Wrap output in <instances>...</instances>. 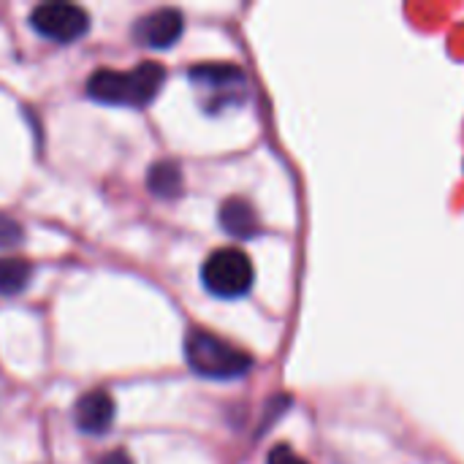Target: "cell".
I'll list each match as a JSON object with an SVG mask.
<instances>
[{
  "instance_id": "1",
  "label": "cell",
  "mask_w": 464,
  "mask_h": 464,
  "mask_svg": "<svg viewBox=\"0 0 464 464\" xmlns=\"http://www.w3.org/2000/svg\"><path fill=\"white\" fill-rule=\"evenodd\" d=\"M166 82V71L160 63L144 60L133 71H111L98 68L87 79V95L106 106H130L141 109L152 103Z\"/></svg>"
},
{
  "instance_id": "2",
  "label": "cell",
  "mask_w": 464,
  "mask_h": 464,
  "mask_svg": "<svg viewBox=\"0 0 464 464\" xmlns=\"http://www.w3.org/2000/svg\"><path fill=\"white\" fill-rule=\"evenodd\" d=\"M185 362L207 381H237L253 370L250 353L201 326H193L185 334Z\"/></svg>"
},
{
  "instance_id": "3",
  "label": "cell",
  "mask_w": 464,
  "mask_h": 464,
  "mask_svg": "<svg viewBox=\"0 0 464 464\" xmlns=\"http://www.w3.org/2000/svg\"><path fill=\"white\" fill-rule=\"evenodd\" d=\"M190 84L201 92L207 114H220L228 106H239L247 95V79L234 63H198L188 73Z\"/></svg>"
},
{
  "instance_id": "4",
  "label": "cell",
  "mask_w": 464,
  "mask_h": 464,
  "mask_svg": "<svg viewBox=\"0 0 464 464\" xmlns=\"http://www.w3.org/2000/svg\"><path fill=\"white\" fill-rule=\"evenodd\" d=\"M256 269L253 261L237 247H220L207 256L201 266L204 288L218 299H239L253 288Z\"/></svg>"
},
{
  "instance_id": "5",
  "label": "cell",
  "mask_w": 464,
  "mask_h": 464,
  "mask_svg": "<svg viewBox=\"0 0 464 464\" xmlns=\"http://www.w3.org/2000/svg\"><path fill=\"white\" fill-rule=\"evenodd\" d=\"M30 27L54 44H73L90 30V16L73 3H41L30 14Z\"/></svg>"
},
{
  "instance_id": "6",
  "label": "cell",
  "mask_w": 464,
  "mask_h": 464,
  "mask_svg": "<svg viewBox=\"0 0 464 464\" xmlns=\"http://www.w3.org/2000/svg\"><path fill=\"white\" fill-rule=\"evenodd\" d=\"M182 30H185V19L179 8H158L144 14L133 24V38L136 44L150 49H169L179 41Z\"/></svg>"
},
{
  "instance_id": "7",
  "label": "cell",
  "mask_w": 464,
  "mask_h": 464,
  "mask_svg": "<svg viewBox=\"0 0 464 464\" xmlns=\"http://www.w3.org/2000/svg\"><path fill=\"white\" fill-rule=\"evenodd\" d=\"M114 416H117V405L106 389H95V392L82 394L76 408H73V421H76L79 432L92 435V438L106 435L114 424Z\"/></svg>"
},
{
  "instance_id": "8",
  "label": "cell",
  "mask_w": 464,
  "mask_h": 464,
  "mask_svg": "<svg viewBox=\"0 0 464 464\" xmlns=\"http://www.w3.org/2000/svg\"><path fill=\"white\" fill-rule=\"evenodd\" d=\"M220 226L234 239H253L261 231L253 204L242 196H231L220 204Z\"/></svg>"
},
{
  "instance_id": "9",
  "label": "cell",
  "mask_w": 464,
  "mask_h": 464,
  "mask_svg": "<svg viewBox=\"0 0 464 464\" xmlns=\"http://www.w3.org/2000/svg\"><path fill=\"white\" fill-rule=\"evenodd\" d=\"M147 188H150V193L155 198H163V201L179 198L182 190H185L182 169L174 160H158V163H152L150 171H147Z\"/></svg>"
},
{
  "instance_id": "10",
  "label": "cell",
  "mask_w": 464,
  "mask_h": 464,
  "mask_svg": "<svg viewBox=\"0 0 464 464\" xmlns=\"http://www.w3.org/2000/svg\"><path fill=\"white\" fill-rule=\"evenodd\" d=\"M33 280V264L24 258H0V296L22 294Z\"/></svg>"
},
{
  "instance_id": "11",
  "label": "cell",
  "mask_w": 464,
  "mask_h": 464,
  "mask_svg": "<svg viewBox=\"0 0 464 464\" xmlns=\"http://www.w3.org/2000/svg\"><path fill=\"white\" fill-rule=\"evenodd\" d=\"M22 239H24L22 226L14 218H8V215L0 212V247H16Z\"/></svg>"
},
{
  "instance_id": "12",
  "label": "cell",
  "mask_w": 464,
  "mask_h": 464,
  "mask_svg": "<svg viewBox=\"0 0 464 464\" xmlns=\"http://www.w3.org/2000/svg\"><path fill=\"white\" fill-rule=\"evenodd\" d=\"M266 464H310L307 459H302L291 446H275L266 457Z\"/></svg>"
},
{
  "instance_id": "13",
  "label": "cell",
  "mask_w": 464,
  "mask_h": 464,
  "mask_svg": "<svg viewBox=\"0 0 464 464\" xmlns=\"http://www.w3.org/2000/svg\"><path fill=\"white\" fill-rule=\"evenodd\" d=\"M98 464H133V459L125 451H109L98 459Z\"/></svg>"
}]
</instances>
